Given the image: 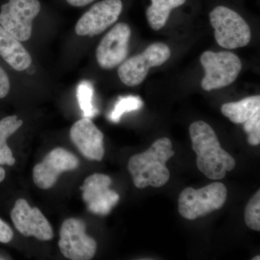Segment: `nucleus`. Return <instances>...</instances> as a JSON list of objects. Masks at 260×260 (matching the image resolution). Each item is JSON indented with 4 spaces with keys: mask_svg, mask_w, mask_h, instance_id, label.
I'll return each instance as SVG.
<instances>
[{
    "mask_svg": "<svg viewBox=\"0 0 260 260\" xmlns=\"http://www.w3.org/2000/svg\"><path fill=\"white\" fill-rule=\"evenodd\" d=\"M227 189L222 183L214 182L200 189L186 188L179 198V212L183 218L195 220L223 206Z\"/></svg>",
    "mask_w": 260,
    "mask_h": 260,
    "instance_id": "nucleus-3",
    "label": "nucleus"
},
{
    "mask_svg": "<svg viewBox=\"0 0 260 260\" xmlns=\"http://www.w3.org/2000/svg\"><path fill=\"white\" fill-rule=\"evenodd\" d=\"M171 50L167 44L157 42L150 44L141 54L125 59L118 69L121 81L133 87L144 81L151 68L160 66L170 58Z\"/></svg>",
    "mask_w": 260,
    "mask_h": 260,
    "instance_id": "nucleus-6",
    "label": "nucleus"
},
{
    "mask_svg": "<svg viewBox=\"0 0 260 260\" xmlns=\"http://www.w3.org/2000/svg\"><path fill=\"white\" fill-rule=\"evenodd\" d=\"M175 155L172 141L167 138L157 140L148 150L129 158L128 169L135 186L139 189L147 186L161 187L170 178L167 160Z\"/></svg>",
    "mask_w": 260,
    "mask_h": 260,
    "instance_id": "nucleus-2",
    "label": "nucleus"
},
{
    "mask_svg": "<svg viewBox=\"0 0 260 260\" xmlns=\"http://www.w3.org/2000/svg\"><path fill=\"white\" fill-rule=\"evenodd\" d=\"M245 223L251 230L260 231V191L249 200L245 209Z\"/></svg>",
    "mask_w": 260,
    "mask_h": 260,
    "instance_id": "nucleus-21",
    "label": "nucleus"
},
{
    "mask_svg": "<svg viewBox=\"0 0 260 260\" xmlns=\"http://www.w3.org/2000/svg\"><path fill=\"white\" fill-rule=\"evenodd\" d=\"M94 0H67L70 5L73 7H83L90 4Z\"/></svg>",
    "mask_w": 260,
    "mask_h": 260,
    "instance_id": "nucleus-25",
    "label": "nucleus"
},
{
    "mask_svg": "<svg viewBox=\"0 0 260 260\" xmlns=\"http://www.w3.org/2000/svg\"><path fill=\"white\" fill-rule=\"evenodd\" d=\"M85 229V223L80 219H67L63 223L59 247L65 257L72 260H88L95 255L96 242L87 235Z\"/></svg>",
    "mask_w": 260,
    "mask_h": 260,
    "instance_id": "nucleus-8",
    "label": "nucleus"
},
{
    "mask_svg": "<svg viewBox=\"0 0 260 260\" xmlns=\"http://www.w3.org/2000/svg\"><path fill=\"white\" fill-rule=\"evenodd\" d=\"M186 0H151V5L146 10L147 20L154 30L165 26L171 12L186 3Z\"/></svg>",
    "mask_w": 260,
    "mask_h": 260,
    "instance_id": "nucleus-17",
    "label": "nucleus"
},
{
    "mask_svg": "<svg viewBox=\"0 0 260 260\" xmlns=\"http://www.w3.org/2000/svg\"><path fill=\"white\" fill-rule=\"evenodd\" d=\"M252 259L253 260H259L260 259V256H256L255 258H253Z\"/></svg>",
    "mask_w": 260,
    "mask_h": 260,
    "instance_id": "nucleus-27",
    "label": "nucleus"
},
{
    "mask_svg": "<svg viewBox=\"0 0 260 260\" xmlns=\"http://www.w3.org/2000/svg\"><path fill=\"white\" fill-rule=\"evenodd\" d=\"M79 164L78 158L68 150L61 148L54 149L42 162L34 167V183L40 189H49L55 184L61 173L74 170L79 167Z\"/></svg>",
    "mask_w": 260,
    "mask_h": 260,
    "instance_id": "nucleus-11",
    "label": "nucleus"
},
{
    "mask_svg": "<svg viewBox=\"0 0 260 260\" xmlns=\"http://www.w3.org/2000/svg\"><path fill=\"white\" fill-rule=\"evenodd\" d=\"M192 148L197 153L200 172L211 179L220 180L236 167L232 155L222 148L213 128L203 121H194L189 126Z\"/></svg>",
    "mask_w": 260,
    "mask_h": 260,
    "instance_id": "nucleus-1",
    "label": "nucleus"
},
{
    "mask_svg": "<svg viewBox=\"0 0 260 260\" xmlns=\"http://www.w3.org/2000/svg\"><path fill=\"white\" fill-rule=\"evenodd\" d=\"M112 179L102 174H94L84 181L81 187L83 199L88 209L96 215H107L119 200V195L109 189Z\"/></svg>",
    "mask_w": 260,
    "mask_h": 260,
    "instance_id": "nucleus-12",
    "label": "nucleus"
},
{
    "mask_svg": "<svg viewBox=\"0 0 260 260\" xmlns=\"http://www.w3.org/2000/svg\"><path fill=\"white\" fill-rule=\"evenodd\" d=\"M23 124V121L15 115L7 116L0 120V165H14L15 159L7 140L20 129Z\"/></svg>",
    "mask_w": 260,
    "mask_h": 260,
    "instance_id": "nucleus-18",
    "label": "nucleus"
},
{
    "mask_svg": "<svg viewBox=\"0 0 260 260\" xmlns=\"http://www.w3.org/2000/svg\"><path fill=\"white\" fill-rule=\"evenodd\" d=\"M205 70L201 85L206 91L226 87L234 83L242 70L239 56L229 51H206L200 56Z\"/></svg>",
    "mask_w": 260,
    "mask_h": 260,
    "instance_id": "nucleus-5",
    "label": "nucleus"
},
{
    "mask_svg": "<svg viewBox=\"0 0 260 260\" xmlns=\"http://www.w3.org/2000/svg\"><path fill=\"white\" fill-rule=\"evenodd\" d=\"M13 238V232L8 223L0 219V242L8 244Z\"/></svg>",
    "mask_w": 260,
    "mask_h": 260,
    "instance_id": "nucleus-23",
    "label": "nucleus"
},
{
    "mask_svg": "<svg viewBox=\"0 0 260 260\" xmlns=\"http://www.w3.org/2000/svg\"><path fill=\"white\" fill-rule=\"evenodd\" d=\"M10 83L8 75L0 68V99H3L9 93Z\"/></svg>",
    "mask_w": 260,
    "mask_h": 260,
    "instance_id": "nucleus-24",
    "label": "nucleus"
},
{
    "mask_svg": "<svg viewBox=\"0 0 260 260\" xmlns=\"http://www.w3.org/2000/svg\"><path fill=\"white\" fill-rule=\"evenodd\" d=\"M131 28L126 23L116 24L103 38L96 49V59L103 69L119 66L129 53Z\"/></svg>",
    "mask_w": 260,
    "mask_h": 260,
    "instance_id": "nucleus-9",
    "label": "nucleus"
},
{
    "mask_svg": "<svg viewBox=\"0 0 260 260\" xmlns=\"http://www.w3.org/2000/svg\"><path fill=\"white\" fill-rule=\"evenodd\" d=\"M11 219L17 230L25 237H34L41 241H49L54 237L52 227L42 211L31 208L25 200L15 202Z\"/></svg>",
    "mask_w": 260,
    "mask_h": 260,
    "instance_id": "nucleus-13",
    "label": "nucleus"
},
{
    "mask_svg": "<svg viewBox=\"0 0 260 260\" xmlns=\"http://www.w3.org/2000/svg\"><path fill=\"white\" fill-rule=\"evenodd\" d=\"M93 85L90 82H81L77 88V98L80 109L83 112L84 117L89 119L96 115L99 112L93 105Z\"/></svg>",
    "mask_w": 260,
    "mask_h": 260,
    "instance_id": "nucleus-19",
    "label": "nucleus"
},
{
    "mask_svg": "<svg viewBox=\"0 0 260 260\" xmlns=\"http://www.w3.org/2000/svg\"><path fill=\"white\" fill-rule=\"evenodd\" d=\"M212 27L218 45L227 49L246 47L250 42V27L239 13L225 6H218L210 13Z\"/></svg>",
    "mask_w": 260,
    "mask_h": 260,
    "instance_id": "nucleus-4",
    "label": "nucleus"
},
{
    "mask_svg": "<svg viewBox=\"0 0 260 260\" xmlns=\"http://www.w3.org/2000/svg\"><path fill=\"white\" fill-rule=\"evenodd\" d=\"M244 129L248 134L247 141L253 146L260 143V111L244 123Z\"/></svg>",
    "mask_w": 260,
    "mask_h": 260,
    "instance_id": "nucleus-22",
    "label": "nucleus"
},
{
    "mask_svg": "<svg viewBox=\"0 0 260 260\" xmlns=\"http://www.w3.org/2000/svg\"><path fill=\"white\" fill-rule=\"evenodd\" d=\"M0 56L13 69L24 71L32 63L31 56L20 41L0 25Z\"/></svg>",
    "mask_w": 260,
    "mask_h": 260,
    "instance_id": "nucleus-15",
    "label": "nucleus"
},
{
    "mask_svg": "<svg viewBox=\"0 0 260 260\" xmlns=\"http://www.w3.org/2000/svg\"><path fill=\"white\" fill-rule=\"evenodd\" d=\"M260 111V96L253 95L237 102L224 104L221 112L235 124H244Z\"/></svg>",
    "mask_w": 260,
    "mask_h": 260,
    "instance_id": "nucleus-16",
    "label": "nucleus"
},
{
    "mask_svg": "<svg viewBox=\"0 0 260 260\" xmlns=\"http://www.w3.org/2000/svg\"><path fill=\"white\" fill-rule=\"evenodd\" d=\"M70 139L85 158L101 161L104 156V134L89 118L75 123L70 131Z\"/></svg>",
    "mask_w": 260,
    "mask_h": 260,
    "instance_id": "nucleus-14",
    "label": "nucleus"
},
{
    "mask_svg": "<svg viewBox=\"0 0 260 260\" xmlns=\"http://www.w3.org/2000/svg\"><path fill=\"white\" fill-rule=\"evenodd\" d=\"M5 178V171L3 167H0V182L4 180Z\"/></svg>",
    "mask_w": 260,
    "mask_h": 260,
    "instance_id": "nucleus-26",
    "label": "nucleus"
},
{
    "mask_svg": "<svg viewBox=\"0 0 260 260\" xmlns=\"http://www.w3.org/2000/svg\"><path fill=\"white\" fill-rule=\"evenodd\" d=\"M122 9L121 0L99 2L79 19L75 25V32L80 37L99 35L116 23Z\"/></svg>",
    "mask_w": 260,
    "mask_h": 260,
    "instance_id": "nucleus-10",
    "label": "nucleus"
},
{
    "mask_svg": "<svg viewBox=\"0 0 260 260\" xmlns=\"http://www.w3.org/2000/svg\"><path fill=\"white\" fill-rule=\"evenodd\" d=\"M143 101L138 96L128 95L119 98L112 112L109 114V119L114 123L119 122L124 114L138 110L143 107Z\"/></svg>",
    "mask_w": 260,
    "mask_h": 260,
    "instance_id": "nucleus-20",
    "label": "nucleus"
},
{
    "mask_svg": "<svg viewBox=\"0 0 260 260\" xmlns=\"http://www.w3.org/2000/svg\"><path fill=\"white\" fill-rule=\"evenodd\" d=\"M41 10L39 0H9L2 5L0 25L20 42L31 37L32 20Z\"/></svg>",
    "mask_w": 260,
    "mask_h": 260,
    "instance_id": "nucleus-7",
    "label": "nucleus"
}]
</instances>
